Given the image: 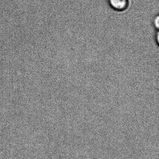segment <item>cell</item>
<instances>
[{
  "label": "cell",
  "instance_id": "1",
  "mask_svg": "<svg viewBox=\"0 0 159 159\" xmlns=\"http://www.w3.org/2000/svg\"><path fill=\"white\" fill-rule=\"evenodd\" d=\"M111 7L117 11L125 10L129 5L128 0H109Z\"/></svg>",
  "mask_w": 159,
  "mask_h": 159
},
{
  "label": "cell",
  "instance_id": "2",
  "mask_svg": "<svg viewBox=\"0 0 159 159\" xmlns=\"http://www.w3.org/2000/svg\"><path fill=\"white\" fill-rule=\"evenodd\" d=\"M159 16H157L155 17V18L154 19V26H155L156 29H157V30H158L159 29Z\"/></svg>",
  "mask_w": 159,
  "mask_h": 159
}]
</instances>
